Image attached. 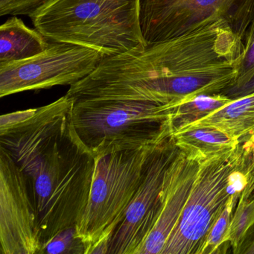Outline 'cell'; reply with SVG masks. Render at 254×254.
Segmentation results:
<instances>
[{
    "label": "cell",
    "instance_id": "ffe728a7",
    "mask_svg": "<svg viewBox=\"0 0 254 254\" xmlns=\"http://www.w3.org/2000/svg\"><path fill=\"white\" fill-rule=\"evenodd\" d=\"M245 160V173L248 178V185L241 196L249 197L254 191V136L245 143L241 144Z\"/></svg>",
    "mask_w": 254,
    "mask_h": 254
},
{
    "label": "cell",
    "instance_id": "277c9868",
    "mask_svg": "<svg viewBox=\"0 0 254 254\" xmlns=\"http://www.w3.org/2000/svg\"><path fill=\"white\" fill-rule=\"evenodd\" d=\"M175 105L120 99L74 100L72 122L95 157L115 150L140 148L172 135L169 117Z\"/></svg>",
    "mask_w": 254,
    "mask_h": 254
},
{
    "label": "cell",
    "instance_id": "8992f818",
    "mask_svg": "<svg viewBox=\"0 0 254 254\" xmlns=\"http://www.w3.org/2000/svg\"><path fill=\"white\" fill-rule=\"evenodd\" d=\"M156 144L115 150L95 157L96 166L88 203L76 225L78 236L87 245L86 254L101 239H111L124 219Z\"/></svg>",
    "mask_w": 254,
    "mask_h": 254
},
{
    "label": "cell",
    "instance_id": "9c48e42d",
    "mask_svg": "<svg viewBox=\"0 0 254 254\" xmlns=\"http://www.w3.org/2000/svg\"><path fill=\"white\" fill-rule=\"evenodd\" d=\"M172 135L154 145L140 185L111 236L108 254H139L158 212L166 172L179 153Z\"/></svg>",
    "mask_w": 254,
    "mask_h": 254
},
{
    "label": "cell",
    "instance_id": "7a4b0ae2",
    "mask_svg": "<svg viewBox=\"0 0 254 254\" xmlns=\"http://www.w3.org/2000/svg\"><path fill=\"white\" fill-rule=\"evenodd\" d=\"M74 99L65 95L26 121L0 130V143L26 179L44 246L76 226L87 208L96 158L74 128Z\"/></svg>",
    "mask_w": 254,
    "mask_h": 254
},
{
    "label": "cell",
    "instance_id": "7c38bea8",
    "mask_svg": "<svg viewBox=\"0 0 254 254\" xmlns=\"http://www.w3.org/2000/svg\"><path fill=\"white\" fill-rule=\"evenodd\" d=\"M191 127H214L236 139L239 145L245 143L254 136V93L232 100L183 128Z\"/></svg>",
    "mask_w": 254,
    "mask_h": 254
},
{
    "label": "cell",
    "instance_id": "ba28073f",
    "mask_svg": "<svg viewBox=\"0 0 254 254\" xmlns=\"http://www.w3.org/2000/svg\"><path fill=\"white\" fill-rule=\"evenodd\" d=\"M105 57L88 47L52 42L47 50L34 57L0 64V97L73 85L91 74Z\"/></svg>",
    "mask_w": 254,
    "mask_h": 254
},
{
    "label": "cell",
    "instance_id": "8fae6325",
    "mask_svg": "<svg viewBox=\"0 0 254 254\" xmlns=\"http://www.w3.org/2000/svg\"><path fill=\"white\" fill-rule=\"evenodd\" d=\"M199 166V162L180 150L166 172L158 212L139 254H162L185 207Z\"/></svg>",
    "mask_w": 254,
    "mask_h": 254
},
{
    "label": "cell",
    "instance_id": "7402d4cb",
    "mask_svg": "<svg viewBox=\"0 0 254 254\" xmlns=\"http://www.w3.org/2000/svg\"><path fill=\"white\" fill-rule=\"evenodd\" d=\"M253 93H254V73L241 82L235 83L231 87L222 92L221 94L234 100Z\"/></svg>",
    "mask_w": 254,
    "mask_h": 254
},
{
    "label": "cell",
    "instance_id": "30bf717a",
    "mask_svg": "<svg viewBox=\"0 0 254 254\" xmlns=\"http://www.w3.org/2000/svg\"><path fill=\"white\" fill-rule=\"evenodd\" d=\"M0 245L2 254H41L38 216L26 179L6 149L0 146Z\"/></svg>",
    "mask_w": 254,
    "mask_h": 254
},
{
    "label": "cell",
    "instance_id": "ac0fdd59",
    "mask_svg": "<svg viewBox=\"0 0 254 254\" xmlns=\"http://www.w3.org/2000/svg\"><path fill=\"white\" fill-rule=\"evenodd\" d=\"M87 247L78 236L76 226L68 227L58 233L43 249L42 254H86Z\"/></svg>",
    "mask_w": 254,
    "mask_h": 254
},
{
    "label": "cell",
    "instance_id": "5b68a950",
    "mask_svg": "<svg viewBox=\"0 0 254 254\" xmlns=\"http://www.w3.org/2000/svg\"><path fill=\"white\" fill-rule=\"evenodd\" d=\"M240 145L201 162L185 207L162 254H200L206 236L230 199L248 185Z\"/></svg>",
    "mask_w": 254,
    "mask_h": 254
},
{
    "label": "cell",
    "instance_id": "cb8c5ba5",
    "mask_svg": "<svg viewBox=\"0 0 254 254\" xmlns=\"http://www.w3.org/2000/svg\"><path fill=\"white\" fill-rule=\"evenodd\" d=\"M238 254H254V236L245 239Z\"/></svg>",
    "mask_w": 254,
    "mask_h": 254
},
{
    "label": "cell",
    "instance_id": "603a6c76",
    "mask_svg": "<svg viewBox=\"0 0 254 254\" xmlns=\"http://www.w3.org/2000/svg\"><path fill=\"white\" fill-rule=\"evenodd\" d=\"M36 111L37 108H35L2 115L0 118V130H7L26 121L36 113Z\"/></svg>",
    "mask_w": 254,
    "mask_h": 254
},
{
    "label": "cell",
    "instance_id": "e0dca14e",
    "mask_svg": "<svg viewBox=\"0 0 254 254\" xmlns=\"http://www.w3.org/2000/svg\"><path fill=\"white\" fill-rule=\"evenodd\" d=\"M254 226V197H240L233 212L229 234V243L234 254H238Z\"/></svg>",
    "mask_w": 254,
    "mask_h": 254
},
{
    "label": "cell",
    "instance_id": "d4e9b609",
    "mask_svg": "<svg viewBox=\"0 0 254 254\" xmlns=\"http://www.w3.org/2000/svg\"><path fill=\"white\" fill-rule=\"evenodd\" d=\"M254 41V17L252 23H251V26H250L249 29L248 31V34H247L246 38L245 40V48H248L251 43Z\"/></svg>",
    "mask_w": 254,
    "mask_h": 254
},
{
    "label": "cell",
    "instance_id": "3957f363",
    "mask_svg": "<svg viewBox=\"0 0 254 254\" xmlns=\"http://www.w3.org/2000/svg\"><path fill=\"white\" fill-rule=\"evenodd\" d=\"M30 18L51 42L88 47L106 57L147 47L139 0H53Z\"/></svg>",
    "mask_w": 254,
    "mask_h": 254
},
{
    "label": "cell",
    "instance_id": "5bb4252c",
    "mask_svg": "<svg viewBox=\"0 0 254 254\" xmlns=\"http://www.w3.org/2000/svg\"><path fill=\"white\" fill-rule=\"evenodd\" d=\"M172 136L182 152L200 163L239 145L236 139L211 127H186Z\"/></svg>",
    "mask_w": 254,
    "mask_h": 254
},
{
    "label": "cell",
    "instance_id": "6da1fadb",
    "mask_svg": "<svg viewBox=\"0 0 254 254\" xmlns=\"http://www.w3.org/2000/svg\"><path fill=\"white\" fill-rule=\"evenodd\" d=\"M245 48L230 28L216 25L142 50L107 56L80 85L89 99L177 105L231 87Z\"/></svg>",
    "mask_w": 254,
    "mask_h": 254
},
{
    "label": "cell",
    "instance_id": "52a82bcc",
    "mask_svg": "<svg viewBox=\"0 0 254 254\" xmlns=\"http://www.w3.org/2000/svg\"><path fill=\"white\" fill-rule=\"evenodd\" d=\"M254 17V0H139L147 45L216 25L230 28L245 43Z\"/></svg>",
    "mask_w": 254,
    "mask_h": 254
},
{
    "label": "cell",
    "instance_id": "d6986e66",
    "mask_svg": "<svg viewBox=\"0 0 254 254\" xmlns=\"http://www.w3.org/2000/svg\"><path fill=\"white\" fill-rule=\"evenodd\" d=\"M53 0H0V15L31 17Z\"/></svg>",
    "mask_w": 254,
    "mask_h": 254
},
{
    "label": "cell",
    "instance_id": "4fadbf2b",
    "mask_svg": "<svg viewBox=\"0 0 254 254\" xmlns=\"http://www.w3.org/2000/svg\"><path fill=\"white\" fill-rule=\"evenodd\" d=\"M47 38L13 16L0 27V64L20 62L47 50Z\"/></svg>",
    "mask_w": 254,
    "mask_h": 254
},
{
    "label": "cell",
    "instance_id": "2e32d148",
    "mask_svg": "<svg viewBox=\"0 0 254 254\" xmlns=\"http://www.w3.org/2000/svg\"><path fill=\"white\" fill-rule=\"evenodd\" d=\"M239 197L240 195H234L230 199L208 233L200 254L225 253L227 246H230L229 243L230 222Z\"/></svg>",
    "mask_w": 254,
    "mask_h": 254
},
{
    "label": "cell",
    "instance_id": "9a60e30c",
    "mask_svg": "<svg viewBox=\"0 0 254 254\" xmlns=\"http://www.w3.org/2000/svg\"><path fill=\"white\" fill-rule=\"evenodd\" d=\"M231 101L224 95L218 93L197 95L177 104L174 106L169 120L172 134L204 118Z\"/></svg>",
    "mask_w": 254,
    "mask_h": 254
},
{
    "label": "cell",
    "instance_id": "44dd1931",
    "mask_svg": "<svg viewBox=\"0 0 254 254\" xmlns=\"http://www.w3.org/2000/svg\"><path fill=\"white\" fill-rule=\"evenodd\" d=\"M254 73V41L245 49L239 64V73L235 83L241 82ZM234 83V84H235Z\"/></svg>",
    "mask_w": 254,
    "mask_h": 254
}]
</instances>
